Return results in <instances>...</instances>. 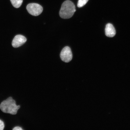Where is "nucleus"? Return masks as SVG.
Here are the masks:
<instances>
[{
  "mask_svg": "<svg viewBox=\"0 0 130 130\" xmlns=\"http://www.w3.org/2000/svg\"><path fill=\"white\" fill-rule=\"evenodd\" d=\"M20 107V106L16 105L15 101L11 97L3 101L0 105V109L3 112L12 115L16 114Z\"/></svg>",
  "mask_w": 130,
  "mask_h": 130,
  "instance_id": "nucleus-1",
  "label": "nucleus"
},
{
  "mask_svg": "<svg viewBox=\"0 0 130 130\" xmlns=\"http://www.w3.org/2000/svg\"><path fill=\"white\" fill-rule=\"evenodd\" d=\"M75 6L72 2L68 0L63 3L60 10L59 15L62 18H70L76 12Z\"/></svg>",
  "mask_w": 130,
  "mask_h": 130,
  "instance_id": "nucleus-2",
  "label": "nucleus"
},
{
  "mask_svg": "<svg viewBox=\"0 0 130 130\" xmlns=\"http://www.w3.org/2000/svg\"><path fill=\"white\" fill-rule=\"evenodd\" d=\"M27 11L31 15L37 16L40 15L43 11V8L40 5L36 3H31L27 6Z\"/></svg>",
  "mask_w": 130,
  "mask_h": 130,
  "instance_id": "nucleus-3",
  "label": "nucleus"
},
{
  "mask_svg": "<svg viewBox=\"0 0 130 130\" xmlns=\"http://www.w3.org/2000/svg\"><path fill=\"white\" fill-rule=\"evenodd\" d=\"M60 57L61 60L65 62L68 63L72 60V53L70 48L69 46H66L61 50Z\"/></svg>",
  "mask_w": 130,
  "mask_h": 130,
  "instance_id": "nucleus-4",
  "label": "nucleus"
},
{
  "mask_svg": "<svg viewBox=\"0 0 130 130\" xmlns=\"http://www.w3.org/2000/svg\"><path fill=\"white\" fill-rule=\"evenodd\" d=\"M27 39L25 37L21 35L16 36L13 39L12 46L14 48H18L24 44L27 41Z\"/></svg>",
  "mask_w": 130,
  "mask_h": 130,
  "instance_id": "nucleus-5",
  "label": "nucleus"
},
{
  "mask_svg": "<svg viewBox=\"0 0 130 130\" xmlns=\"http://www.w3.org/2000/svg\"><path fill=\"white\" fill-rule=\"evenodd\" d=\"M116 30L112 24L109 23L106 26L105 34L107 37H112L116 35Z\"/></svg>",
  "mask_w": 130,
  "mask_h": 130,
  "instance_id": "nucleus-6",
  "label": "nucleus"
},
{
  "mask_svg": "<svg viewBox=\"0 0 130 130\" xmlns=\"http://www.w3.org/2000/svg\"><path fill=\"white\" fill-rule=\"evenodd\" d=\"M13 6L16 8H18L22 5L23 0H10Z\"/></svg>",
  "mask_w": 130,
  "mask_h": 130,
  "instance_id": "nucleus-7",
  "label": "nucleus"
},
{
  "mask_svg": "<svg viewBox=\"0 0 130 130\" xmlns=\"http://www.w3.org/2000/svg\"><path fill=\"white\" fill-rule=\"evenodd\" d=\"M89 0H79L77 6L79 8L82 7L87 4Z\"/></svg>",
  "mask_w": 130,
  "mask_h": 130,
  "instance_id": "nucleus-8",
  "label": "nucleus"
},
{
  "mask_svg": "<svg viewBox=\"0 0 130 130\" xmlns=\"http://www.w3.org/2000/svg\"><path fill=\"white\" fill-rule=\"evenodd\" d=\"M5 125L4 122L0 120V130H3L4 128Z\"/></svg>",
  "mask_w": 130,
  "mask_h": 130,
  "instance_id": "nucleus-9",
  "label": "nucleus"
},
{
  "mask_svg": "<svg viewBox=\"0 0 130 130\" xmlns=\"http://www.w3.org/2000/svg\"><path fill=\"white\" fill-rule=\"evenodd\" d=\"M13 130H22L23 129L21 127L19 126L15 127L13 129Z\"/></svg>",
  "mask_w": 130,
  "mask_h": 130,
  "instance_id": "nucleus-10",
  "label": "nucleus"
}]
</instances>
